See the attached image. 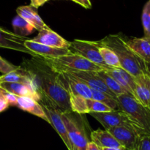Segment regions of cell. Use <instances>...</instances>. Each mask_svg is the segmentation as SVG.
I'll return each mask as SVG.
<instances>
[{
    "mask_svg": "<svg viewBox=\"0 0 150 150\" xmlns=\"http://www.w3.org/2000/svg\"><path fill=\"white\" fill-rule=\"evenodd\" d=\"M72 112L73 111H66L61 114L69 139L75 150H86L89 141L84 127L75 118Z\"/></svg>",
    "mask_w": 150,
    "mask_h": 150,
    "instance_id": "5",
    "label": "cell"
},
{
    "mask_svg": "<svg viewBox=\"0 0 150 150\" xmlns=\"http://www.w3.org/2000/svg\"><path fill=\"white\" fill-rule=\"evenodd\" d=\"M4 98L8 103L9 105H13V106H17V98L18 96L13 95V94L9 93L7 92H4Z\"/></svg>",
    "mask_w": 150,
    "mask_h": 150,
    "instance_id": "31",
    "label": "cell"
},
{
    "mask_svg": "<svg viewBox=\"0 0 150 150\" xmlns=\"http://www.w3.org/2000/svg\"><path fill=\"white\" fill-rule=\"evenodd\" d=\"M9 106H10V105H9L7 101L5 100V98H4V97L0 98V113L5 111L7 108H8Z\"/></svg>",
    "mask_w": 150,
    "mask_h": 150,
    "instance_id": "33",
    "label": "cell"
},
{
    "mask_svg": "<svg viewBox=\"0 0 150 150\" xmlns=\"http://www.w3.org/2000/svg\"><path fill=\"white\" fill-rule=\"evenodd\" d=\"M49 0H30L31 1V6L35 7L36 9H38V7H41V6L43 5L45 2H47Z\"/></svg>",
    "mask_w": 150,
    "mask_h": 150,
    "instance_id": "32",
    "label": "cell"
},
{
    "mask_svg": "<svg viewBox=\"0 0 150 150\" xmlns=\"http://www.w3.org/2000/svg\"><path fill=\"white\" fill-rule=\"evenodd\" d=\"M69 50L73 54H76L83 57L102 69L109 68L105 63L99 51V46L96 41L74 40L70 42Z\"/></svg>",
    "mask_w": 150,
    "mask_h": 150,
    "instance_id": "7",
    "label": "cell"
},
{
    "mask_svg": "<svg viewBox=\"0 0 150 150\" xmlns=\"http://www.w3.org/2000/svg\"><path fill=\"white\" fill-rule=\"evenodd\" d=\"M32 40L38 43L54 47V48H67V49H69L70 42L64 39L57 32L51 30L49 27L39 31L38 35L32 39Z\"/></svg>",
    "mask_w": 150,
    "mask_h": 150,
    "instance_id": "11",
    "label": "cell"
},
{
    "mask_svg": "<svg viewBox=\"0 0 150 150\" xmlns=\"http://www.w3.org/2000/svg\"><path fill=\"white\" fill-rule=\"evenodd\" d=\"M103 70L111 77H112L127 92L128 95H130L134 98L136 86V78L133 77L122 68L109 67L108 69H103Z\"/></svg>",
    "mask_w": 150,
    "mask_h": 150,
    "instance_id": "12",
    "label": "cell"
},
{
    "mask_svg": "<svg viewBox=\"0 0 150 150\" xmlns=\"http://www.w3.org/2000/svg\"><path fill=\"white\" fill-rule=\"evenodd\" d=\"M5 91L3 89H1V87H0V98H1V97H4V93Z\"/></svg>",
    "mask_w": 150,
    "mask_h": 150,
    "instance_id": "39",
    "label": "cell"
},
{
    "mask_svg": "<svg viewBox=\"0 0 150 150\" xmlns=\"http://www.w3.org/2000/svg\"><path fill=\"white\" fill-rule=\"evenodd\" d=\"M12 25L14 33L22 38H26V37L31 35L35 30L32 25L19 16H16L13 18Z\"/></svg>",
    "mask_w": 150,
    "mask_h": 150,
    "instance_id": "22",
    "label": "cell"
},
{
    "mask_svg": "<svg viewBox=\"0 0 150 150\" xmlns=\"http://www.w3.org/2000/svg\"><path fill=\"white\" fill-rule=\"evenodd\" d=\"M33 82L40 97L46 98L62 112L72 111L70 95L61 75L48 64L43 57H32L21 65Z\"/></svg>",
    "mask_w": 150,
    "mask_h": 150,
    "instance_id": "1",
    "label": "cell"
},
{
    "mask_svg": "<svg viewBox=\"0 0 150 150\" xmlns=\"http://www.w3.org/2000/svg\"><path fill=\"white\" fill-rule=\"evenodd\" d=\"M26 40L27 39L0 26V48L25 53L32 57L38 56L25 46L24 41Z\"/></svg>",
    "mask_w": 150,
    "mask_h": 150,
    "instance_id": "9",
    "label": "cell"
},
{
    "mask_svg": "<svg viewBox=\"0 0 150 150\" xmlns=\"http://www.w3.org/2000/svg\"><path fill=\"white\" fill-rule=\"evenodd\" d=\"M144 37L150 38V0L145 4L142 16Z\"/></svg>",
    "mask_w": 150,
    "mask_h": 150,
    "instance_id": "28",
    "label": "cell"
},
{
    "mask_svg": "<svg viewBox=\"0 0 150 150\" xmlns=\"http://www.w3.org/2000/svg\"><path fill=\"white\" fill-rule=\"evenodd\" d=\"M92 99L94 100L99 101V102L108 105L114 111H120L117 98L116 99V98L110 96L108 94L92 89Z\"/></svg>",
    "mask_w": 150,
    "mask_h": 150,
    "instance_id": "26",
    "label": "cell"
},
{
    "mask_svg": "<svg viewBox=\"0 0 150 150\" xmlns=\"http://www.w3.org/2000/svg\"><path fill=\"white\" fill-rule=\"evenodd\" d=\"M21 67L19 66L13 65L11 63L8 62L7 60L4 59L2 57H0V73L4 74H7L11 72L17 71L20 70Z\"/></svg>",
    "mask_w": 150,
    "mask_h": 150,
    "instance_id": "29",
    "label": "cell"
},
{
    "mask_svg": "<svg viewBox=\"0 0 150 150\" xmlns=\"http://www.w3.org/2000/svg\"><path fill=\"white\" fill-rule=\"evenodd\" d=\"M0 87L6 92L13 94L18 97H29L38 102L40 100V95L37 92L35 86L32 85L21 83L2 82L0 83Z\"/></svg>",
    "mask_w": 150,
    "mask_h": 150,
    "instance_id": "14",
    "label": "cell"
},
{
    "mask_svg": "<svg viewBox=\"0 0 150 150\" xmlns=\"http://www.w3.org/2000/svg\"><path fill=\"white\" fill-rule=\"evenodd\" d=\"M96 73L98 77L103 81L105 86L108 88V89L111 90L117 97L123 94H127V92L112 77H111L109 75H108L104 71L103 69L97 71Z\"/></svg>",
    "mask_w": 150,
    "mask_h": 150,
    "instance_id": "23",
    "label": "cell"
},
{
    "mask_svg": "<svg viewBox=\"0 0 150 150\" xmlns=\"http://www.w3.org/2000/svg\"><path fill=\"white\" fill-rule=\"evenodd\" d=\"M24 45L26 48L36 55L41 56L44 57H58L60 56L67 55L71 53L70 50L67 48H58L54 47L48 46V45H42V44L38 43L32 40H26L24 41Z\"/></svg>",
    "mask_w": 150,
    "mask_h": 150,
    "instance_id": "13",
    "label": "cell"
},
{
    "mask_svg": "<svg viewBox=\"0 0 150 150\" xmlns=\"http://www.w3.org/2000/svg\"><path fill=\"white\" fill-rule=\"evenodd\" d=\"M57 73L61 75L63 81L65 83L68 93L81 95L85 99H92V89L87 85L79 81V80L72 77L71 76L67 73H59V72H57Z\"/></svg>",
    "mask_w": 150,
    "mask_h": 150,
    "instance_id": "15",
    "label": "cell"
},
{
    "mask_svg": "<svg viewBox=\"0 0 150 150\" xmlns=\"http://www.w3.org/2000/svg\"><path fill=\"white\" fill-rule=\"evenodd\" d=\"M86 105L89 110V114L91 112L95 113H103V112H110L114 110L108 107V105L99 102V101L94 100L92 99L86 100Z\"/></svg>",
    "mask_w": 150,
    "mask_h": 150,
    "instance_id": "27",
    "label": "cell"
},
{
    "mask_svg": "<svg viewBox=\"0 0 150 150\" xmlns=\"http://www.w3.org/2000/svg\"><path fill=\"white\" fill-rule=\"evenodd\" d=\"M136 86L134 98L141 104L150 110V78L143 75L136 78Z\"/></svg>",
    "mask_w": 150,
    "mask_h": 150,
    "instance_id": "16",
    "label": "cell"
},
{
    "mask_svg": "<svg viewBox=\"0 0 150 150\" xmlns=\"http://www.w3.org/2000/svg\"><path fill=\"white\" fill-rule=\"evenodd\" d=\"M134 150H150V135L140 137Z\"/></svg>",
    "mask_w": 150,
    "mask_h": 150,
    "instance_id": "30",
    "label": "cell"
},
{
    "mask_svg": "<svg viewBox=\"0 0 150 150\" xmlns=\"http://www.w3.org/2000/svg\"><path fill=\"white\" fill-rule=\"evenodd\" d=\"M92 117L98 120L104 127L105 130H108L115 127H128L137 130L141 136H146L137 127L136 124L130 119V117L122 111H112L103 113H89Z\"/></svg>",
    "mask_w": 150,
    "mask_h": 150,
    "instance_id": "6",
    "label": "cell"
},
{
    "mask_svg": "<svg viewBox=\"0 0 150 150\" xmlns=\"http://www.w3.org/2000/svg\"><path fill=\"white\" fill-rule=\"evenodd\" d=\"M2 82H9V83H21L25 84L32 85L35 86L32 79L28 76L26 70L21 67L20 70L17 71L11 72L7 74L0 76V83Z\"/></svg>",
    "mask_w": 150,
    "mask_h": 150,
    "instance_id": "21",
    "label": "cell"
},
{
    "mask_svg": "<svg viewBox=\"0 0 150 150\" xmlns=\"http://www.w3.org/2000/svg\"><path fill=\"white\" fill-rule=\"evenodd\" d=\"M86 150H101L100 148L98 146L97 144H95L94 142H89L88 143L87 146H86Z\"/></svg>",
    "mask_w": 150,
    "mask_h": 150,
    "instance_id": "34",
    "label": "cell"
},
{
    "mask_svg": "<svg viewBox=\"0 0 150 150\" xmlns=\"http://www.w3.org/2000/svg\"><path fill=\"white\" fill-rule=\"evenodd\" d=\"M18 16H21L23 19L29 22L33 26L35 30L40 31L42 29L48 28V26L44 23L40 16L38 13V9L31 5L20 6L16 9Z\"/></svg>",
    "mask_w": 150,
    "mask_h": 150,
    "instance_id": "17",
    "label": "cell"
},
{
    "mask_svg": "<svg viewBox=\"0 0 150 150\" xmlns=\"http://www.w3.org/2000/svg\"><path fill=\"white\" fill-rule=\"evenodd\" d=\"M70 95V108L73 112H76L77 114H87L89 113V110L86 105V100L82 96L76 94L69 93Z\"/></svg>",
    "mask_w": 150,
    "mask_h": 150,
    "instance_id": "25",
    "label": "cell"
},
{
    "mask_svg": "<svg viewBox=\"0 0 150 150\" xmlns=\"http://www.w3.org/2000/svg\"><path fill=\"white\" fill-rule=\"evenodd\" d=\"M96 42L112 50L118 57L122 68L133 77L148 75L146 62L129 48L121 35H108Z\"/></svg>",
    "mask_w": 150,
    "mask_h": 150,
    "instance_id": "2",
    "label": "cell"
},
{
    "mask_svg": "<svg viewBox=\"0 0 150 150\" xmlns=\"http://www.w3.org/2000/svg\"><path fill=\"white\" fill-rule=\"evenodd\" d=\"M101 150H125L123 147L120 148H102Z\"/></svg>",
    "mask_w": 150,
    "mask_h": 150,
    "instance_id": "36",
    "label": "cell"
},
{
    "mask_svg": "<svg viewBox=\"0 0 150 150\" xmlns=\"http://www.w3.org/2000/svg\"><path fill=\"white\" fill-rule=\"evenodd\" d=\"M98 46H99V51L101 57L108 67L113 68H122L118 57L112 50L102 45H98Z\"/></svg>",
    "mask_w": 150,
    "mask_h": 150,
    "instance_id": "24",
    "label": "cell"
},
{
    "mask_svg": "<svg viewBox=\"0 0 150 150\" xmlns=\"http://www.w3.org/2000/svg\"><path fill=\"white\" fill-rule=\"evenodd\" d=\"M146 70H147V73H148V76H149L150 78V61L146 62Z\"/></svg>",
    "mask_w": 150,
    "mask_h": 150,
    "instance_id": "37",
    "label": "cell"
},
{
    "mask_svg": "<svg viewBox=\"0 0 150 150\" xmlns=\"http://www.w3.org/2000/svg\"><path fill=\"white\" fill-rule=\"evenodd\" d=\"M71 1H74V2H76V3H77V4H80L81 6H82V7H83V2H82L81 0H71Z\"/></svg>",
    "mask_w": 150,
    "mask_h": 150,
    "instance_id": "38",
    "label": "cell"
},
{
    "mask_svg": "<svg viewBox=\"0 0 150 150\" xmlns=\"http://www.w3.org/2000/svg\"><path fill=\"white\" fill-rule=\"evenodd\" d=\"M92 142L102 148H120L122 146L117 141V139L107 130H94L91 133Z\"/></svg>",
    "mask_w": 150,
    "mask_h": 150,
    "instance_id": "19",
    "label": "cell"
},
{
    "mask_svg": "<svg viewBox=\"0 0 150 150\" xmlns=\"http://www.w3.org/2000/svg\"><path fill=\"white\" fill-rule=\"evenodd\" d=\"M120 111L127 114L137 127L144 133L150 135V110L128 94L117 97Z\"/></svg>",
    "mask_w": 150,
    "mask_h": 150,
    "instance_id": "3",
    "label": "cell"
},
{
    "mask_svg": "<svg viewBox=\"0 0 150 150\" xmlns=\"http://www.w3.org/2000/svg\"><path fill=\"white\" fill-rule=\"evenodd\" d=\"M108 130L125 150H134L142 136L137 130L128 127H115Z\"/></svg>",
    "mask_w": 150,
    "mask_h": 150,
    "instance_id": "10",
    "label": "cell"
},
{
    "mask_svg": "<svg viewBox=\"0 0 150 150\" xmlns=\"http://www.w3.org/2000/svg\"><path fill=\"white\" fill-rule=\"evenodd\" d=\"M38 103L42 107V109L48 119V123L55 129L57 133L59 135L62 140L67 146V149L75 150L70 139H69L67 130H66V127L63 122L61 114L62 111H60L52 103H51L43 97H40V100L38 101Z\"/></svg>",
    "mask_w": 150,
    "mask_h": 150,
    "instance_id": "4",
    "label": "cell"
},
{
    "mask_svg": "<svg viewBox=\"0 0 150 150\" xmlns=\"http://www.w3.org/2000/svg\"><path fill=\"white\" fill-rule=\"evenodd\" d=\"M46 58L52 62L60 64L63 67L71 70L91 72H97L103 70L100 67L83 58L81 56L73 53L58 57H54V58L46 57Z\"/></svg>",
    "mask_w": 150,
    "mask_h": 150,
    "instance_id": "8",
    "label": "cell"
},
{
    "mask_svg": "<svg viewBox=\"0 0 150 150\" xmlns=\"http://www.w3.org/2000/svg\"><path fill=\"white\" fill-rule=\"evenodd\" d=\"M17 106L23 111L40 117L41 119L48 122L42 107L38 101L33 98L29 97H18Z\"/></svg>",
    "mask_w": 150,
    "mask_h": 150,
    "instance_id": "20",
    "label": "cell"
},
{
    "mask_svg": "<svg viewBox=\"0 0 150 150\" xmlns=\"http://www.w3.org/2000/svg\"><path fill=\"white\" fill-rule=\"evenodd\" d=\"M83 4V7L86 9H89L92 7V4H91L90 0H81Z\"/></svg>",
    "mask_w": 150,
    "mask_h": 150,
    "instance_id": "35",
    "label": "cell"
},
{
    "mask_svg": "<svg viewBox=\"0 0 150 150\" xmlns=\"http://www.w3.org/2000/svg\"><path fill=\"white\" fill-rule=\"evenodd\" d=\"M129 48L145 62L150 61V38H133L125 40Z\"/></svg>",
    "mask_w": 150,
    "mask_h": 150,
    "instance_id": "18",
    "label": "cell"
}]
</instances>
